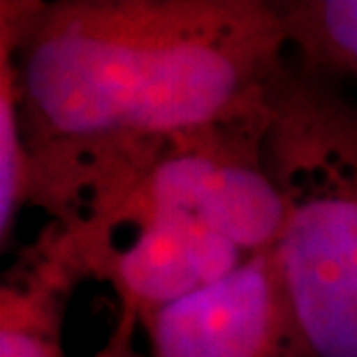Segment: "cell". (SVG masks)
<instances>
[{
    "label": "cell",
    "instance_id": "6da1fadb",
    "mask_svg": "<svg viewBox=\"0 0 357 357\" xmlns=\"http://www.w3.org/2000/svg\"><path fill=\"white\" fill-rule=\"evenodd\" d=\"M290 42L274 0H56L17 49L28 202L75 232L169 137L267 114Z\"/></svg>",
    "mask_w": 357,
    "mask_h": 357
},
{
    "label": "cell",
    "instance_id": "7a4b0ae2",
    "mask_svg": "<svg viewBox=\"0 0 357 357\" xmlns=\"http://www.w3.org/2000/svg\"><path fill=\"white\" fill-rule=\"evenodd\" d=\"M265 160L285 220L274 258L316 357H357V93L290 61Z\"/></svg>",
    "mask_w": 357,
    "mask_h": 357
},
{
    "label": "cell",
    "instance_id": "3957f363",
    "mask_svg": "<svg viewBox=\"0 0 357 357\" xmlns=\"http://www.w3.org/2000/svg\"><path fill=\"white\" fill-rule=\"evenodd\" d=\"M38 241L79 281L109 285L116 325L132 332L146 313L209 288L251 258L202 220L137 195L75 232L47 225Z\"/></svg>",
    "mask_w": 357,
    "mask_h": 357
},
{
    "label": "cell",
    "instance_id": "277c9868",
    "mask_svg": "<svg viewBox=\"0 0 357 357\" xmlns=\"http://www.w3.org/2000/svg\"><path fill=\"white\" fill-rule=\"evenodd\" d=\"M269 116L271 107L258 116L174 135L128 195L202 220L251 258L269 251L285 220L265 160Z\"/></svg>",
    "mask_w": 357,
    "mask_h": 357
},
{
    "label": "cell",
    "instance_id": "5b68a950",
    "mask_svg": "<svg viewBox=\"0 0 357 357\" xmlns=\"http://www.w3.org/2000/svg\"><path fill=\"white\" fill-rule=\"evenodd\" d=\"M149 357H316L274 248L218 283L139 320Z\"/></svg>",
    "mask_w": 357,
    "mask_h": 357
},
{
    "label": "cell",
    "instance_id": "8992f818",
    "mask_svg": "<svg viewBox=\"0 0 357 357\" xmlns=\"http://www.w3.org/2000/svg\"><path fill=\"white\" fill-rule=\"evenodd\" d=\"M77 283L38 241L0 285V357H66L63 323Z\"/></svg>",
    "mask_w": 357,
    "mask_h": 357
},
{
    "label": "cell",
    "instance_id": "52a82bcc",
    "mask_svg": "<svg viewBox=\"0 0 357 357\" xmlns=\"http://www.w3.org/2000/svg\"><path fill=\"white\" fill-rule=\"evenodd\" d=\"M42 3H0V246L7 251L21 206L28 202V155L21 135L17 49Z\"/></svg>",
    "mask_w": 357,
    "mask_h": 357
},
{
    "label": "cell",
    "instance_id": "ba28073f",
    "mask_svg": "<svg viewBox=\"0 0 357 357\" xmlns=\"http://www.w3.org/2000/svg\"><path fill=\"white\" fill-rule=\"evenodd\" d=\"M290 54L357 93V0H274Z\"/></svg>",
    "mask_w": 357,
    "mask_h": 357
},
{
    "label": "cell",
    "instance_id": "9c48e42d",
    "mask_svg": "<svg viewBox=\"0 0 357 357\" xmlns=\"http://www.w3.org/2000/svg\"><path fill=\"white\" fill-rule=\"evenodd\" d=\"M135 337H137V332L123 330V327L114 325L107 344L100 348L98 353H93L91 357H144V355H139L137 348H135Z\"/></svg>",
    "mask_w": 357,
    "mask_h": 357
}]
</instances>
